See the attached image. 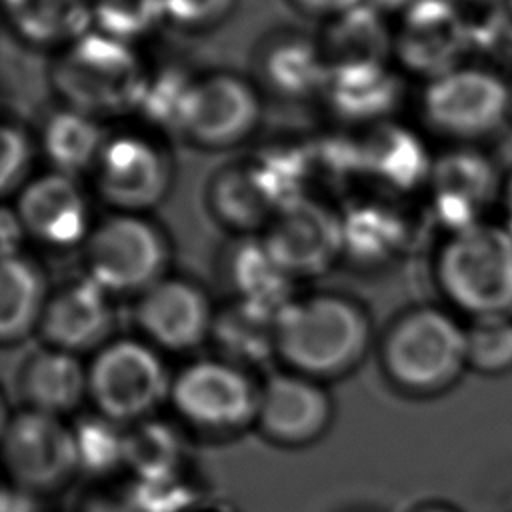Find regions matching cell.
Here are the masks:
<instances>
[{"instance_id": "1", "label": "cell", "mask_w": 512, "mask_h": 512, "mask_svg": "<svg viewBox=\"0 0 512 512\" xmlns=\"http://www.w3.org/2000/svg\"><path fill=\"white\" fill-rule=\"evenodd\" d=\"M370 318L360 304L336 294L290 300L276 314V354L306 378H336L364 358Z\"/></svg>"}, {"instance_id": "2", "label": "cell", "mask_w": 512, "mask_h": 512, "mask_svg": "<svg viewBox=\"0 0 512 512\" xmlns=\"http://www.w3.org/2000/svg\"><path fill=\"white\" fill-rule=\"evenodd\" d=\"M434 280L468 320L512 318V232L488 218L446 234L434 256Z\"/></svg>"}, {"instance_id": "3", "label": "cell", "mask_w": 512, "mask_h": 512, "mask_svg": "<svg viewBox=\"0 0 512 512\" xmlns=\"http://www.w3.org/2000/svg\"><path fill=\"white\" fill-rule=\"evenodd\" d=\"M50 76L68 108L98 120L136 112L148 80L132 44L98 30L60 50Z\"/></svg>"}, {"instance_id": "4", "label": "cell", "mask_w": 512, "mask_h": 512, "mask_svg": "<svg viewBox=\"0 0 512 512\" xmlns=\"http://www.w3.org/2000/svg\"><path fill=\"white\" fill-rule=\"evenodd\" d=\"M420 110L434 134L452 144L482 146L512 120V80L488 60H464L424 84Z\"/></svg>"}, {"instance_id": "5", "label": "cell", "mask_w": 512, "mask_h": 512, "mask_svg": "<svg viewBox=\"0 0 512 512\" xmlns=\"http://www.w3.org/2000/svg\"><path fill=\"white\" fill-rule=\"evenodd\" d=\"M382 366L406 392H444L468 370L466 324L438 306L410 308L384 336Z\"/></svg>"}, {"instance_id": "6", "label": "cell", "mask_w": 512, "mask_h": 512, "mask_svg": "<svg viewBox=\"0 0 512 512\" xmlns=\"http://www.w3.org/2000/svg\"><path fill=\"white\" fill-rule=\"evenodd\" d=\"M84 262L86 276L110 296H140L166 278L170 246L152 220L116 212L92 228L84 242Z\"/></svg>"}, {"instance_id": "7", "label": "cell", "mask_w": 512, "mask_h": 512, "mask_svg": "<svg viewBox=\"0 0 512 512\" xmlns=\"http://www.w3.org/2000/svg\"><path fill=\"white\" fill-rule=\"evenodd\" d=\"M164 362L154 346L134 338L104 344L88 366V396L112 422H140L170 394Z\"/></svg>"}, {"instance_id": "8", "label": "cell", "mask_w": 512, "mask_h": 512, "mask_svg": "<svg viewBox=\"0 0 512 512\" xmlns=\"http://www.w3.org/2000/svg\"><path fill=\"white\" fill-rule=\"evenodd\" d=\"M260 388L244 368L228 360H200L170 384L174 410L208 432H234L256 422Z\"/></svg>"}, {"instance_id": "9", "label": "cell", "mask_w": 512, "mask_h": 512, "mask_svg": "<svg viewBox=\"0 0 512 512\" xmlns=\"http://www.w3.org/2000/svg\"><path fill=\"white\" fill-rule=\"evenodd\" d=\"M504 172L482 146L452 144L434 158L428 180L432 220L448 234L488 220L498 208Z\"/></svg>"}, {"instance_id": "10", "label": "cell", "mask_w": 512, "mask_h": 512, "mask_svg": "<svg viewBox=\"0 0 512 512\" xmlns=\"http://www.w3.org/2000/svg\"><path fill=\"white\" fill-rule=\"evenodd\" d=\"M92 174L98 196L124 214L158 206L172 186L168 152L138 132L108 136Z\"/></svg>"}, {"instance_id": "11", "label": "cell", "mask_w": 512, "mask_h": 512, "mask_svg": "<svg viewBox=\"0 0 512 512\" xmlns=\"http://www.w3.org/2000/svg\"><path fill=\"white\" fill-rule=\"evenodd\" d=\"M260 118L258 90L236 74L216 72L192 82L180 134L200 148L226 150L246 142Z\"/></svg>"}, {"instance_id": "12", "label": "cell", "mask_w": 512, "mask_h": 512, "mask_svg": "<svg viewBox=\"0 0 512 512\" xmlns=\"http://www.w3.org/2000/svg\"><path fill=\"white\" fill-rule=\"evenodd\" d=\"M260 238L292 280L316 278L344 256L342 212L306 196L280 208Z\"/></svg>"}, {"instance_id": "13", "label": "cell", "mask_w": 512, "mask_h": 512, "mask_svg": "<svg viewBox=\"0 0 512 512\" xmlns=\"http://www.w3.org/2000/svg\"><path fill=\"white\" fill-rule=\"evenodd\" d=\"M472 48V20L454 0H418L398 16L394 56L426 82L468 60Z\"/></svg>"}, {"instance_id": "14", "label": "cell", "mask_w": 512, "mask_h": 512, "mask_svg": "<svg viewBox=\"0 0 512 512\" xmlns=\"http://www.w3.org/2000/svg\"><path fill=\"white\" fill-rule=\"evenodd\" d=\"M4 464L22 490H52L78 470L74 430L58 416L36 410L16 414L2 436Z\"/></svg>"}, {"instance_id": "15", "label": "cell", "mask_w": 512, "mask_h": 512, "mask_svg": "<svg viewBox=\"0 0 512 512\" xmlns=\"http://www.w3.org/2000/svg\"><path fill=\"white\" fill-rule=\"evenodd\" d=\"M214 312L206 292L186 278H162L138 296L134 318L152 346L184 352L212 334Z\"/></svg>"}, {"instance_id": "16", "label": "cell", "mask_w": 512, "mask_h": 512, "mask_svg": "<svg viewBox=\"0 0 512 512\" xmlns=\"http://www.w3.org/2000/svg\"><path fill=\"white\" fill-rule=\"evenodd\" d=\"M16 214L32 240L50 248L84 244L92 232L90 204L74 176L48 172L16 194Z\"/></svg>"}, {"instance_id": "17", "label": "cell", "mask_w": 512, "mask_h": 512, "mask_svg": "<svg viewBox=\"0 0 512 512\" xmlns=\"http://www.w3.org/2000/svg\"><path fill=\"white\" fill-rule=\"evenodd\" d=\"M332 420V400L312 378L274 374L260 388L256 422L266 438L300 446L320 438Z\"/></svg>"}, {"instance_id": "18", "label": "cell", "mask_w": 512, "mask_h": 512, "mask_svg": "<svg viewBox=\"0 0 512 512\" xmlns=\"http://www.w3.org/2000/svg\"><path fill=\"white\" fill-rule=\"evenodd\" d=\"M114 328V306L110 294L84 276L54 294L46 304L38 330L50 348L80 354L108 344Z\"/></svg>"}, {"instance_id": "19", "label": "cell", "mask_w": 512, "mask_h": 512, "mask_svg": "<svg viewBox=\"0 0 512 512\" xmlns=\"http://www.w3.org/2000/svg\"><path fill=\"white\" fill-rule=\"evenodd\" d=\"M256 70L262 86L284 100L322 96L330 74L320 44L294 32L268 38L258 50Z\"/></svg>"}, {"instance_id": "20", "label": "cell", "mask_w": 512, "mask_h": 512, "mask_svg": "<svg viewBox=\"0 0 512 512\" xmlns=\"http://www.w3.org/2000/svg\"><path fill=\"white\" fill-rule=\"evenodd\" d=\"M332 112L348 122H386L402 98L400 78L388 62L330 68L322 94Z\"/></svg>"}, {"instance_id": "21", "label": "cell", "mask_w": 512, "mask_h": 512, "mask_svg": "<svg viewBox=\"0 0 512 512\" xmlns=\"http://www.w3.org/2000/svg\"><path fill=\"white\" fill-rule=\"evenodd\" d=\"M364 174L396 192L428 186L434 158L426 142L408 126L392 120L374 124L362 138Z\"/></svg>"}, {"instance_id": "22", "label": "cell", "mask_w": 512, "mask_h": 512, "mask_svg": "<svg viewBox=\"0 0 512 512\" xmlns=\"http://www.w3.org/2000/svg\"><path fill=\"white\" fill-rule=\"evenodd\" d=\"M14 36L32 48L74 44L94 30L92 0H2Z\"/></svg>"}, {"instance_id": "23", "label": "cell", "mask_w": 512, "mask_h": 512, "mask_svg": "<svg viewBox=\"0 0 512 512\" xmlns=\"http://www.w3.org/2000/svg\"><path fill=\"white\" fill-rule=\"evenodd\" d=\"M234 300L260 306L274 314L292 298L294 280L276 264L262 238L240 236L222 254V272Z\"/></svg>"}, {"instance_id": "24", "label": "cell", "mask_w": 512, "mask_h": 512, "mask_svg": "<svg viewBox=\"0 0 512 512\" xmlns=\"http://www.w3.org/2000/svg\"><path fill=\"white\" fill-rule=\"evenodd\" d=\"M20 392L30 410L60 418L78 408L88 394V368L76 354L48 346L26 360Z\"/></svg>"}, {"instance_id": "25", "label": "cell", "mask_w": 512, "mask_h": 512, "mask_svg": "<svg viewBox=\"0 0 512 512\" xmlns=\"http://www.w3.org/2000/svg\"><path fill=\"white\" fill-rule=\"evenodd\" d=\"M208 210L220 226L250 236L270 224L278 212L262 186L252 162L220 168L206 190Z\"/></svg>"}, {"instance_id": "26", "label": "cell", "mask_w": 512, "mask_h": 512, "mask_svg": "<svg viewBox=\"0 0 512 512\" xmlns=\"http://www.w3.org/2000/svg\"><path fill=\"white\" fill-rule=\"evenodd\" d=\"M318 44L330 68L388 62L394 54V30L384 12L364 2L332 18Z\"/></svg>"}, {"instance_id": "27", "label": "cell", "mask_w": 512, "mask_h": 512, "mask_svg": "<svg viewBox=\"0 0 512 512\" xmlns=\"http://www.w3.org/2000/svg\"><path fill=\"white\" fill-rule=\"evenodd\" d=\"M50 300L42 268L22 256L2 258L0 268V338L4 344L24 340L40 326Z\"/></svg>"}, {"instance_id": "28", "label": "cell", "mask_w": 512, "mask_h": 512, "mask_svg": "<svg viewBox=\"0 0 512 512\" xmlns=\"http://www.w3.org/2000/svg\"><path fill=\"white\" fill-rule=\"evenodd\" d=\"M406 242L408 224L386 204L360 202L342 212L344 258L356 264H386L402 252Z\"/></svg>"}, {"instance_id": "29", "label": "cell", "mask_w": 512, "mask_h": 512, "mask_svg": "<svg viewBox=\"0 0 512 512\" xmlns=\"http://www.w3.org/2000/svg\"><path fill=\"white\" fill-rule=\"evenodd\" d=\"M106 140L98 118L68 106L54 112L40 132V146L52 170L74 178L94 170Z\"/></svg>"}, {"instance_id": "30", "label": "cell", "mask_w": 512, "mask_h": 512, "mask_svg": "<svg viewBox=\"0 0 512 512\" xmlns=\"http://www.w3.org/2000/svg\"><path fill=\"white\" fill-rule=\"evenodd\" d=\"M222 354L236 366L258 364L276 354V314L254 304L234 300L214 316L210 334Z\"/></svg>"}, {"instance_id": "31", "label": "cell", "mask_w": 512, "mask_h": 512, "mask_svg": "<svg viewBox=\"0 0 512 512\" xmlns=\"http://www.w3.org/2000/svg\"><path fill=\"white\" fill-rule=\"evenodd\" d=\"M180 458V438L164 422L144 418L124 436V464L140 482H172Z\"/></svg>"}, {"instance_id": "32", "label": "cell", "mask_w": 512, "mask_h": 512, "mask_svg": "<svg viewBox=\"0 0 512 512\" xmlns=\"http://www.w3.org/2000/svg\"><path fill=\"white\" fill-rule=\"evenodd\" d=\"M94 30L134 44L166 20V0H92Z\"/></svg>"}, {"instance_id": "33", "label": "cell", "mask_w": 512, "mask_h": 512, "mask_svg": "<svg viewBox=\"0 0 512 512\" xmlns=\"http://www.w3.org/2000/svg\"><path fill=\"white\" fill-rule=\"evenodd\" d=\"M190 502L176 482H140L90 496L82 512H180Z\"/></svg>"}, {"instance_id": "34", "label": "cell", "mask_w": 512, "mask_h": 512, "mask_svg": "<svg viewBox=\"0 0 512 512\" xmlns=\"http://www.w3.org/2000/svg\"><path fill=\"white\" fill-rule=\"evenodd\" d=\"M468 370L500 376L512 370V318L466 322Z\"/></svg>"}, {"instance_id": "35", "label": "cell", "mask_w": 512, "mask_h": 512, "mask_svg": "<svg viewBox=\"0 0 512 512\" xmlns=\"http://www.w3.org/2000/svg\"><path fill=\"white\" fill-rule=\"evenodd\" d=\"M194 78H188L178 68H164L148 74L142 100L136 108L146 122L162 130H178L184 114V104Z\"/></svg>"}, {"instance_id": "36", "label": "cell", "mask_w": 512, "mask_h": 512, "mask_svg": "<svg viewBox=\"0 0 512 512\" xmlns=\"http://www.w3.org/2000/svg\"><path fill=\"white\" fill-rule=\"evenodd\" d=\"M118 422L98 416L80 420L72 430L78 450V468L90 474H106L124 464V436Z\"/></svg>"}, {"instance_id": "37", "label": "cell", "mask_w": 512, "mask_h": 512, "mask_svg": "<svg viewBox=\"0 0 512 512\" xmlns=\"http://www.w3.org/2000/svg\"><path fill=\"white\" fill-rule=\"evenodd\" d=\"M34 144L26 130L16 124L2 126L0 138V190L4 196L18 194L30 182Z\"/></svg>"}, {"instance_id": "38", "label": "cell", "mask_w": 512, "mask_h": 512, "mask_svg": "<svg viewBox=\"0 0 512 512\" xmlns=\"http://www.w3.org/2000/svg\"><path fill=\"white\" fill-rule=\"evenodd\" d=\"M474 46L486 50V60L504 68L512 60V0H496L472 22ZM506 70V68H504Z\"/></svg>"}, {"instance_id": "39", "label": "cell", "mask_w": 512, "mask_h": 512, "mask_svg": "<svg viewBox=\"0 0 512 512\" xmlns=\"http://www.w3.org/2000/svg\"><path fill=\"white\" fill-rule=\"evenodd\" d=\"M236 0H166V20L184 32H210L224 24Z\"/></svg>"}, {"instance_id": "40", "label": "cell", "mask_w": 512, "mask_h": 512, "mask_svg": "<svg viewBox=\"0 0 512 512\" xmlns=\"http://www.w3.org/2000/svg\"><path fill=\"white\" fill-rule=\"evenodd\" d=\"M26 238V230L14 208L4 206L0 214V240H2V258L20 254L22 240Z\"/></svg>"}, {"instance_id": "41", "label": "cell", "mask_w": 512, "mask_h": 512, "mask_svg": "<svg viewBox=\"0 0 512 512\" xmlns=\"http://www.w3.org/2000/svg\"><path fill=\"white\" fill-rule=\"evenodd\" d=\"M300 12L316 18H336L368 0H290Z\"/></svg>"}, {"instance_id": "42", "label": "cell", "mask_w": 512, "mask_h": 512, "mask_svg": "<svg viewBox=\"0 0 512 512\" xmlns=\"http://www.w3.org/2000/svg\"><path fill=\"white\" fill-rule=\"evenodd\" d=\"M496 210L500 214L498 220L512 232V168L504 172L500 200H498V208Z\"/></svg>"}, {"instance_id": "43", "label": "cell", "mask_w": 512, "mask_h": 512, "mask_svg": "<svg viewBox=\"0 0 512 512\" xmlns=\"http://www.w3.org/2000/svg\"><path fill=\"white\" fill-rule=\"evenodd\" d=\"M26 490H14L10 492L8 488L4 490L2 496V512H34L32 500L24 494Z\"/></svg>"}, {"instance_id": "44", "label": "cell", "mask_w": 512, "mask_h": 512, "mask_svg": "<svg viewBox=\"0 0 512 512\" xmlns=\"http://www.w3.org/2000/svg\"><path fill=\"white\" fill-rule=\"evenodd\" d=\"M458 6H472V8H480V10H484V8H488L492 2H496V0H454Z\"/></svg>"}, {"instance_id": "45", "label": "cell", "mask_w": 512, "mask_h": 512, "mask_svg": "<svg viewBox=\"0 0 512 512\" xmlns=\"http://www.w3.org/2000/svg\"><path fill=\"white\" fill-rule=\"evenodd\" d=\"M414 512H458V510L450 508V506H444V504H428V506H422Z\"/></svg>"}]
</instances>
